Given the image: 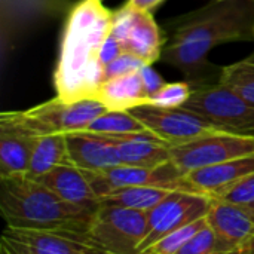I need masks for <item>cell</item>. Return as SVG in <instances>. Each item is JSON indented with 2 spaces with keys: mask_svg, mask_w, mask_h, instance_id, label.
Segmentation results:
<instances>
[{
  "mask_svg": "<svg viewBox=\"0 0 254 254\" xmlns=\"http://www.w3.org/2000/svg\"><path fill=\"white\" fill-rule=\"evenodd\" d=\"M1 241L7 254H107L77 237L52 231L6 226Z\"/></svg>",
  "mask_w": 254,
  "mask_h": 254,
  "instance_id": "7c38bea8",
  "label": "cell"
},
{
  "mask_svg": "<svg viewBox=\"0 0 254 254\" xmlns=\"http://www.w3.org/2000/svg\"><path fill=\"white\" fill-rule=\"evenodd\" d=\"M205 226H207L205 217L199 219L196 222H192V223L162 237L159 241H156L150 249H147L141 254H177Z\"/></svg>",
  "mask_w": 254,
  "mask_h": 254,
  "instance_id": "cb8c5ba5",
  "label": "cell"
},
{
  "mask_svg": "<svg viewBox=\"0 0 254 254\" xmlns=\"http://www.w3.org/2000/svg\"><path fill=\"white\" fill-rule=\"evenodd\" d=\"M176 190L177 189L161 188V186L124 188V189H118V190L100 198V204L124 207V208L137 210V211H146L147 213Z\"/></svg>",
  "mask_w": 254,
  "mask_h": 254,
  "instance_id": "44dd1931",
  "label": "cell"
},
{
  "mask_svg": "<svg viewBox=\"0 0 254 254\" xmlns=\"http://www.w3.org/2000/svg\"><path fill=\"white\" fill-rule=\"evenodd\" d=\"M3 253H4V252H3ZM4 254H7V253H4Z\"/></svg>",
  "mask_w": 254,
  "mask_h": 254,
  "instance_id": "d6a6232c",
  "label": "cell"
},
{
  "mask_svg": "<svg viewBox=\"0 0 254 254\" xmlns=\"http://www.w3.org/2000/svg\"><path fill=\"white\" fill-rule=\"evenodd\" d=\"M219 80L254 104V52L238 63L220 68Z\"/></svg>",
  "mask_w": 254,
  "mask_h": 254,
  "instance_id": "603a6c76",
  "label": "cell"
},
{
  "mask_svg": "<svg viewBox=\"0 0 254 254\" xmlns=\"http://www.w3.org/2000/svg\"><path fill=\"white\" fill-rule=\"evenodd\" d=\"M208 226L231 249L254 234V213L235 204L214 199L205 216Z\"/></svg>",
  "mask_w": 254,
  "mask_h": 254,
  "instance_id": "2e32d148",
  "label": "cell"
},
{
  "mask_svg": "<svg viewBox=\"0 0 254 254\" xmlns=\"http://www.w3.org/2000/svg\"><path fill=\"white\" fill-rule=\"evenodd\" d=\"M110 33L121 42L124 52L138 57L146 64H153L162 55V36L150 10H140L127 3L113 13Z\"/></svg>",
  "mask_w": 254,
  "mask_h": 254,
  "instance_id": "8fae6325",
  "label": "cell"
},
{
  "mask_svg": "<svg viewBox=\"0 0 254 254\" xmlns=\"http://www.w3.org/2000/svg\"><path fill=\"white\" fill-rule=\"evenodd\" d=\"M170 155L171 162L186 176L199 168L254 155V135L217 131L182 144L170 146Z\"/></svg>",
  "mask_w": 254,
  "mask_h": 254,
  "instance_id": "52a82bcc",
  "label": "cell"
},
{
  "mask_svg": "<svg viewBox=\"0 0 254 254\" xmlns=\"http://www.w3.org/2000/svg\"><path fill=\"white\" fill-rule=\"evenodd\" d=\"M86 131L115 137V135H125V134L146 132L149 129L128 110H107L106 113L98 116L94 122H91Z\"/></svg>",
  "mask_w": 254,
  "mask_h": 254,
  "instance_id": "7402d4cb",
  "label": "cell"
},
{
  "mask_svg": "<svg viewBox=\"0 0 254 254\" xmlns=\"http://www.w3.org/2000/svg\"><path fill=\"white\" fill-rule=\"evenodd\" d=\"M190 86L192 94L183 109L199 115L222 131L254 135V104L220 80L190 83Z\"/></svg>",
  "mask_w": 254,
  "mask_h": 254,
  "instance_id": "5b68a950",
  "label": "cell"
},
{
  "mask_svg": "<svg viewBox=\"0 0 254 254\" xmlns=\"http://www.w3.org/2000/svg\"><path fill=\"white\" fill-rule=\"evenodd\" d=\"M152 134L170 146L182 144L193 138L222 131L199 115L183 107H159L140 104L128 110Z\"/></svg>",
  "mask_w": 254,
  "mask_h": 254,
  "instance_id": "9c48e42d",
  "label": "cell"
},
{
  "mask_svg": "<svg viewBox=\"0 0 254 254\" xmlns=\"http://www.w3.org/2000/svg\"><path fill=\"white\" fill-rule=\"evenodd\" d=\"M225 254H254V234L249 240H246L244 243L238 244L237 247L228 250Z\"/></svg>",
  "mask_w": 254,
  "mask_h": 254,
  "instance_id": "4dcf8cb0",
  "label": "cell"
},
{
  "mask_svg": "<svg viewBox=\"0 0 254 254\" xmlns=\"http://www.w3.org/2000/svg\"><path fill=\"white\" fill-rule=\"evenodd\" d=\"M121 54H124V48H122L121 42L110 33L104 39V42L101 45V49H100V61H101V64L106 67L109 63L116 60Z\"/></svg>",
  "mask_w": 254,
  "mask_h": 254,
  "instance_id": "f546056e",
  "label": "cell"
},
{
  "mask_svg": "<svg viewBox=\"0 0 254 254\" xmlns=\"http://www.w3.org/2000/svg\"><path fill=\"white\" fill-rule=\"evenodd\" d=\"M146 63L143 60H140L138 57L129 54V52H124L121 54L116 60H113L112 63H109L104 70H103V82L110 80V79H116L121 76H127V74H132L140 71V68L144 65Z\"/></svg>",
  "mask_w": 254,
  "mask_h": 254,
  "instance_id": "83f0119b",
  "label": "cell"
},
{
  "mask_svg": "<svg viewBox=\"0 0 254 254\" xmlns=\"http://www.w3.org/2000/svg\"><path fill=\"white\" fill-rule=\"evenodd\" d=\"M95 195L103 198L118 189L134 188V186H161L177 190H192V188L180 170L170 161L158 168H140L129 165H116L104 171H83Z\"/></svg>",
  "mask_w": 254,
  "mask_h": 254,
  "instance_id": "30bf717a",
  "label": "cell"
},
{
  "mask_svg": "<svg viewBox=\"0 0 254 254\" xmlns=\"http://www.w3.org/2000/svg\"><path fill=\"white\" fill-rule=\"evenodd\" d=\"M110 137V135H107ZM118 146L121 165L158 168L171 161L170 144L150 131L110 137Z\"/></svg>",
  "mask_w": 254,
  "mask_h": 254,
  "instance_id": "9a60e30c",
  "label": "cell"
},
{
  "mask_svg": "<svg viewBox=\"0 0 254 254\" xmlns=\"http://www.w3.org/2000/svg\"><path fill=\"white\" fill-rule=\"evenodd\" d=\"M213 198L192 190H176L147 211V234L140 246V254L170 232L204 219Z\"/></svg>",
  "mask_w": 254,
  "mask_h": 254,
  "instance_id": "ba28073f",
  "label": "cell"
},
{
  "mask_svg": "<svg viewBox=\"0 0 254 254\" xmlns=\"http://www.w3.org/2000/svg\"><path fill=\"white\" fill-rule=\"evenodd\" d=\"M138 73H140V77H141V82H143V88H144V94H146L147 103H149V100L153 95H156L165 86V82L158 74V71L152 68V64H144L140 68Z\"/></svg>",
  "mask_w": 254,
  "mask_h": 254,
  "instance_id": "f1b7e54d",
  "label": "cell"
},
{
  "mask_svg": "<svg viewBox=\"0 0 254 254\" xmlns=\"http://www.w3.org/2000/svg\"><path fill=\"white\" fill-rule=\"evenodd\" d=\"M192 86L189 82H174L165 83V86L153 95L147 104H155L159 107H182L190 97Z\"/></svg>",
  "mask_w": 254,
  "mask_h": 254,
  "instance_id": "4316f807",
  "label": "cell"
},
{
  "mask_svg": "<svg viewBox=\"0 0 254 254\" xmlns=\"http://www.w3.org/2000/svg\"><path fill=\"white\" fill-rule=\"evenodd\" d=\"M112 18L100 0H82L70 12L54 76L57 97L63 101L95 98L104 70L100 49L110 34Z\"/></svg>",
  "mask_w": 254,
  "mask_h": 254,
  "instance_id": "7a4b0ae2",
  "label": "cell"
},
{
  "mask_svg": "<svg viewBox=\"0 0 254 254\" xmlns=\"http://www.w3.org/2000/svg\"><path fill=\"white\" fill-rule=\"evenodd\" d=\"M71 165L82 171H104L121 165L115 140L103 134L77 131L65 134Z\"/></svg>",
  "mask_w": 254,
  "mask_h": 254,
  "instance_id": "4fadbf2b",
  "label": "cell"
},
{
  "mask_svg": "<svg viewBox=\"0 0 254 254\" xmlns=\"http://www.w3.org/2000/svg\"><path fill=\"white\" fill-rule=\"evenodd\" d=\"M63 164H71L68 159L65 134L39 135L36 138L30 167L25 176L30 179H37Z\"/></svg>",
  "mask_w": 254,
  "mask_h": 254,
  "instance_id": "ffe728a7",
  "label": "cell"
},
{
  "mask_svg": "<svg viewBox=\"0 0 254 254\" xmlns=\"http://www.w3.org/2000/svg\"><path fill=\"white\" fill-rule=\"evenodd\" d=\"M147 213L100 204L88 228V241L107 254H140Z\"/></svg>",
  "mask_w": 254,
  "mask_h": 254,
  "instance_id": "8992f818",
  "label": "cell"
},
{
  "mask_svg": "<svg viewBox=\"0 0 254 254\" xmlns=\"http://www.w3.org/2000/svg\"><path fill=\"white\" fill-rule=\"evenodd\" d=\"M36 138L37 137L30 135L13 125L0 122V177L1 179L27 174Z\"/></svg>",
  "mask_w": 254,
  "mask_h": 254,
  "instance_id": "ac0fdd59",
  "label": "cell"
},
{
  "mask_svg": "<svg viewBox=\"0 0 254 254\" xmlns=\"http://www.w3.org/2000/svg\"><path fill=\"white\" fill-rule=\"evenodd\" d=\"M34 180L52 190L65 202L89 210H97L100 205V199L92 190L83 171L71 164L57 165Z\"/></svg>",
  "mask_w": 254,
  "mask_h": 254,
  "instance_id": "5bb4252c",
  "label": "cell"
},
{
  "mask_svg": "<svg viewBox=\"0 0 254 254\" xmlns=\"http://www.w3.org/2000/svg\"><path fill=\"white\" fill-rule=\"evenodd\" d=\"M0 208L6 226L61 232L89 243L86 234L95 210L65 202L27 176L1 179Z\"/></svg>",
  "mask_w": 254,
  "mask_h": 254,
  "instance_id": "3957f363",
  "label": "cell"
},
{
  "mask_svg": "<svg viewBox=\"0 0 254 254\" xmlns=\"http://www.w3.org/2000/svg\"><path fill=\"white\" fill-rule=\"evenodd\" d=\"M253 173L254 155H249L190 171L185 176V179L198 192L205 193L208 196H214L220 190Z\"/></svg>",
  "mask_w": 254,
  "mask_h": 254,
  "instance_id": "e0dca14e",
  "label": "cell"
},
{
  "mask_svg": "<svg viewBox=\"0 0 254 254\" xmlns=\"http://www.w3.org/2000/svg\"><path fill=\"white\" fill-rule=\"evenodd\" d=\"M107 110L106 104L97 98L63 101L55 97L25 112H4L0 116V122L13 125L34 137L45 134H68L86 131L89 124Z\"/></svg>",
  "mask_w": 254,
  "mask_h": 254,
  "instance_id": "277c9868",
  "label": "cell"
},
{
  "mask_svg": "<svg viewBox=\"0 0 254 254\" xmlns=\"http://www.w3.org/2000/svg\"><path fill=\"white\" fill-rule=\"evenodd\" d=\"M95 98L106 104L109 110H129L135 106L147 104L138 71L103 82Z\"/></svg>",
  "mask_w": 254,
  "mask_h": 254,
  "instance_id": "d6986e66",
  "label": "cell"
},
{
  "mask_svg": "<svg viewBox=\"0 0 254 254\" xmlns=\"http://www.w3.org/2000/svg\"><path fill=\"white\" fill-rule=\"evenodd\" d=\"M211 198L240 205L254 213V173L228 186Z\"/></svg>",
  "mask_w": 254,
  "mask_h": 254,
  "instance_id": "484cf974",
  "label": "cell"
},
{
  "mask_svg": "<svg viewBox=\"0 0 254 254\" xmlns=\"http://www.w3.org/2000/svg\"><path fill=\"white\" fill-rule=\"evenodd\" d=\"M161 1H164V0H128V4H131L132 7L140 9V10H150L155 6H158Z\"/></svg>",
  "mask_w": 254,
  "mask_h": 254,
  "instance_id": "1f68e13d",
  "label": "cell"
},
{
  "mask_svg": "<svg viewBox=\"0 0 254 254\" xmlns=\"http://www.w3.org/2000/svg\"><path fill=\"white\" fill-rule=\"evenodd\" d=\"M231 247L208 226L202 228L177 254H225Z\"/></svg>",
  "mask_w": 254,
  "mask_h": 254,
  "instance_id": "d4e9b609",
  "label": "cell"
},
{
  "mask_svg": "<svg viewBox=\"0 0 254 254\" xmlns=\"http://www.w3.org/2000/svg\"><path fill=\"white\" fill-rule=\"evenodd\" d=\"M100 1H103V0H100Z\"/></svg>",
  "mask_w": 254,
  "mask_h": 254,
  "instance_id": "836d02e7",
  "label": "cell"
},
{
  "mask_svg": "<svg viewBox=\"0 0 254 254\" xmlns=\"http://www.w3.org/2000/svg\"><path fill=\"white\" fill-rule=\"evenodd\" d=\"M232 40H254V0H216L176 18L162 55L189 83L208 82V52Z\"/></svg>",
  "mask_w": 254,
  "mask_h": 254,
  "instance_id": "6da1fadb",
  "label": "cell"
}]
</instances>
